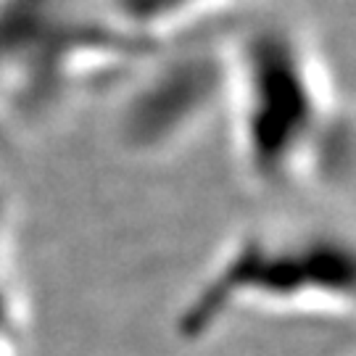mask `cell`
I'll use <instances>...</instances> for the list:
<instances>
[{"label":"cell","mask_w":356,"mask_h":356,"mask_svg":"<svg viewBox=\"0 0 356 356\" xmlns=\"http://www.w3.org/2000/svg\"><path fill=\"white\" fill-rule=\"evenodd\" d=\"M225 53V103L248 179L280 191L319 172L338 140V114L301 32L285 22H259Z\"/></svg>","instance_id":"1"},{"label":"cell","mask_w":356,"mask_h":356,"mask_svg":"<svg viewBox=\"0 0 356 356\" xmlns=\"http://www.w3.org/2000/svg\"><path fill=\"white\" fill-rule=\"evenodd\" d=\"M245 309L356 314V235L338 227L245 229L182 312L185 335H206Z\"/></svg>","instance_id":"2"},{"label":"cell","mask_w":356,"mask_h":356,"mask_svg":"<svg viewBox=\"0 0 356 356\" xmlns=\"http://www.w3.org/2000/svg\"><path fill=\"white\" fill-rule=\"evenodd\" d=\"M138 103V140L161 145L201 127L227 95V53L191 51L161 69Z\"/></svg>","instance_id":"3"},{"label":"cell","mask_w":356,"mask_h":356,"mask_svg":"<svg viewBox=\"0 0 356 356\" xmlns=\"http://www.w3.org/2000/svg\"><path fill=\"white\" fill-rule=\"evenodd\" d=\"M182 6H193V3H201V6H229V3H238V0H179Z\"/></svg>","instance_id":"4"}]
</instances>
